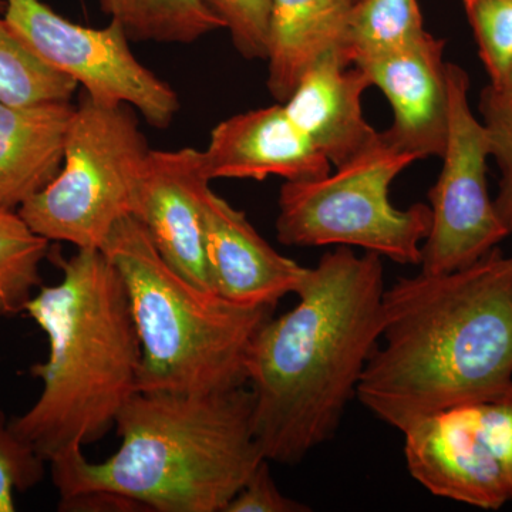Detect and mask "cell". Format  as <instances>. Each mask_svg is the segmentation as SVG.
<instances>
[{
    "instance_id": "5b68a950",
    "label": "cell",
    "mask_w": 512,
    "mask_h": 512,
    "mask_svg": "<svg viewBox=\"0 0 512 512\" xmlns=\"http://www.w3.org/2000/svg\"><path fill=\"white\" fill-rule=\"evenodd\" d=\"M101 251L123 279L140 339L137 392L202 396L247 386L249 348L275 306L239 305L191 284L133 215Z\"/></svg>"
},
{
    "instance_id": "7402d4cb",
    "label": "cell",
    "mask_w": 512,
    "mask_h": 512,
    "mask_svg": "<svg viewBox=\"0 0 512 512\" xmlns=\"http://www.w3.org/2000/svg\"><path fill=\"white\" fill-rule=\"evenodd\" d=\"M490 86L503 90L512 74V0H463Z\"/></svg>"
},
{
    "instance_id": "f1b7e54d",
    "label": "cell",
    "mask_w": 512,
    "mask_h": 512,
    "mask_svg": "<svg viewBox=\"0 0 512 512\" xmlns=\"http://www.w3.org/2000/svg\"><path fill=\"white\" fill-rule=\"evenodd\" d=\"M348 2H349V3H352V5H353V3H355V2H356V0H348Z\"/></svg>"
},
{
    "instance_id": "d4e9b609",
    "label": "cell",
    "mask_w": 512,
    "mask_h": 512,
    "mask_svg": "<svg viewBox=\"0 0 512 512\" xmlns=\"http://www.w3.org/2000/svg\"><path fill=\"white\" fill-rule=\"evenodd\" d=\"M224 23L239 55L268 59L271 0H205Z\"/></svg>"
},
{
    "instance_id": "ac0fdd59",
    "label": "cell",
    "mask_w": 512,
    "mask_h": 512,
    "mask_svg": "<svg viewBox=\"0 0 512 512\" xmlns=\"http://www.w3.org/2000/svg\"><path fill=\"white\" fill-rule=\"evenodd\" d=\"M100 8L136 42L190 45L225 29L205 0H100Z\"/></svg>"
},
{
    "instance_id": "4fadbf2b",
    "label": "cell",
    "mask_w": 512,
    "mask_h": 512,
    "mask_svg": "<svg viewBox=\"0 0 512 512\" xmlns=\"http://www.w3.org/2000/svg\"><path fill=\"white\" fill-rule=\"evenodd\" d=\"M204 251L212 292L239 305L276 306L298 292L308 272L279 254L244 211L211 188L204 201Z\"/></svg>"
},
{
    "instance_id": "8fae6325",
    "label": "cell",
    "mask_w": 512,
    "mask_h": 512,
    "mask_svg": "<svg viewBox=\"0 0 512 512\" xmlns=\"http://www.w3.org/2000/svg\"><path fill=\"white\" fill-rule=\"evenodd\" d=\"M210 183L201 150H150L138 177L133 217L175 271L212 292L204 251V201Z\"/></svg>"
},
{
    "instance_id": "52a82bcc",
    "label": "cell",
    "mask_w": 512,
    "mask_h": 512,
    "mask_svg": "<svg viewBox=\"0 0 512 512\" xmlns=\"http://www.w3.org/2000/svg\"><path fill=\"white\" fill-rule=\"evenodd\" d=\"M150 153L131 107L93 100L76 106L62 170L18 212L49 241L103 249L117 222L133 215L138 177Z\"/></svg>"
},
{
    "instance_id": "6da1fadb",
    "label": "cell",
    "mask_w": 512,
    "mask_h": 512,
    "mask_svg": "<svg viewBox=\"0 0 512 512\" xmlns=\"http://www.w3.org/2000/svg\"><path fill=\"white\" fill-rule=\"evenodd\" d=\"M382 256L338 247L308 268L299 302L264 323L247 357L256 443L269 463H301L333 439L382 332Z\"/></svg>"
},
{
    "instance_id": "603a6c76",
    "label": "cell",
    "mask_w": 512,
    "mask_h": 512,
    "mask_svg": "<svg viewBox=\"0 0 512 512\" xmlns=\"http://www.w3.org/2000/svg\"><path fill=\"white\" fill-rule=\"evenodd\" d=\"M478 110L490 137L491 157L501 174L495 208L512 234V92L488 84L480 94Z\"/></svg>"
},
{
    "instance_id": "44dd1931",
    "label": "cell",
    "mask_w": 512,
    "mask_h": 512,
    "mask_svg": "<svg viewBox=\"0 0 512 512\" xmlns=\"http://www.w3.org/2000/svg\"><path fill=\"white\" fill-rule=\"evenodd\" d=\"M77 84L57 72L10 28L0 16V101L10 106L70 101Z\"/></svg>"
},
{
    "instance_id": "9c48e42d",
    "label": "cell",
    "mask_w": 512,
    "mask_h": 512,
    "mask_svg": "<svg viewBox=\"0 0 512 512\" xmlns=\"http://www.w3.org/2000/svg\"><path fill=\"white\" fill-rule=\"evenodd\" d=\"M447 84V144L439 180L429 192L431 227L419 265L427 274L473 265L511 234L488 194L490 137L471 110L470 76L448 63Z\"/></svg>"
},
{
    "instance_id": "e0dca14e",
    "label": "cell",
    "mask_w": 512,
    "mask_h": 512,
    "mask_svg": "<svg viewBox=\"0 0 512 512\" xmlns=\"http://www.w3.org/2000/svg\"><path fill=\"white\" fill-rule=\"evenodd\" d=\"M352 3L348 0H271L268 89L278 103L325 53L342 49Z\"/></svg>"
},
{
    "instance_id": "484cf974",
    "label": "cell",
    "mask_w": 512,
    "mask_h": 512,
    "mask_svg": "<svg viewBox=\"0 0 512 512\" xmlns=\"http://www.w3.org/2000/svg\"><path fill=\"white\" fill-rule=\"evenodd\" d=\"M311 508L286 497L276 485L269 461L262 460L224 512H306Z\"/></svg>"
},
{
    "instance_id": "ba28073f",
    "label": "cell",
    "mask_w": 512,
    "mask_h": 512,
    "mask_svg": "<svg viewBox=\"0 0 512 512\" xmlns=\"http://www.w3.org/2000/svg\"><path fill=\"white\" fill-rule=\"evenodd\" d=\"M403 436L407 470L430 494L487 511L512 503V383L426 417Z\"/></svg>"
},
{
    "instance_id": "5bb4252c",
    "label": "cell",
    "mask_w": 512,
    "mask_h": 512,
    "mask_svg": "<svg viewBox=\"0 0 512 512\" xmlns=\"http://www.w3.org/2000/svg\"><path fill=\"white\" fill-rule=\"evenodd\" d=\"M212 180H316L330 173L329 161L295 126L284 104L235 114L217 124L202 150Z\"/></svg>"
},
{
    "instance_id": "30bf717a",
    "label": "cell",
    "mask_w": 512,
    "mask_h": 512,
    "mask_svg": "<svg viewBox=\"0 0 512 512\" xmlns=\"http://www.w3.org/2000/svg\"><path fill=\"white\" fill-rule=\"evenodd\" d=\"M3 18L43 62L83 86L93 100L136 109L161 130L173 123L181 107L177 92L134 56L119 23L87 28L42 0H5Z\"/></svg>"
},
{
    "instance_id": "3957f363",
    "label": "cell",
    "mask_w": 512,
    "mask_h": 512,
    "mask_svg": "<svg viewBox=\"0 0 512 512\" xmlns=\"http://www.w3.org/2000/svg\"><path fill=\"white\" fill-rule=\"evenodd\" d=\"M254 396L137 392L117 416L120 447L92 463L83 447L49 461L60 505L101 494L157 512H224L265 460L256 443Z\"/></svg>"
},
{
    "instance_id": "2e32d148",
    "label": "cell",
    "mask_w": 512,
    "mask_h": 512,
    "mask_svg": "<svg viewBox=\"0 0 512 512\" xmlns=\"http://www.w3.org/2000/svg\"><path fill=\"white\" fill-rule=\"evenodd\" d=\"M74 111L70 101L37 106L0 101V207L18 211L55 180Z\"/></svg>"
},
{
    "instance_id": "7c38bea8",
    "label": "cell",
    "mask_w": 512,
    "mask_h": 512,
    "mask_svg": "<svg viewBox=\"0 0 512 512\" xmlns=\"http://www.w3.org/2000/svg\"><path fill=\"white\" fill-rule=\"evenodd\" d=\"M446 40L426 32L407 45L360 60L365 72L393 110L384 136L424 160L443 157L448 134Z\"/></svg>"
},
{
    "instance_id": "cb8c5ba5",
    "label": "cell",
    "mask_w": 512,
    "mask_h": 512,
    "mask_svg": "<svg viewBox=\"0 0 512 512\" xmlns=\"http://www.w3.org/2000/svg\"><path fill=\"white\" fill-rule=\"evenodd\" d=\"M45 458L10 426L0 409V512L16 511V493H26L43 480Z\"/></svg>"
},
{
    "instance_id": "4316f807",
    "label": "cell",
    "mask_w": 512,
    "mask_h": 512,
    "mask_svg": "<svg viewBox=\"0 0 512 512\" xmlns=\"http://www.w3.org/2000/svg\"><path fill=\"white\" fill-rule=\"evenodd\" d=\"M505 92H512V74H511V79H510V83H508V86L505 87Z\"/></svg>"
},
{
    "instance_id": "7a4b0ae2",
    "label": "cell",
    "mask_w": 512,
    "mask_h": 512,
    "mask_svg": "<svg viewBox=\"0 0 512 512\" xmlns=\"http://www.w3.org/2000/svg\"><path fill=\"white\" fill-rule=\"evenodd\" d=\"M511 383V256L497 247L466 268L386 288L379 343L356 393L373 416L404 433Z\"/></svg>"
},
{
    "instance_id": "9a60e30c",
    "label": "cell",
    "mask_w": 512,
    "mask_h": 512,
    "mask_svg": "<svg viewBox=\"0 0 512 512\" xmlns=\"http://www.w3.org/2000/svg\"><path fill=\"white\" fill-rule=\"evenodd\" d=\"M370 82L338 50L325 53L303 72L288 100L286 113L316 150L338 168L355 160L380 138L362 109Z\"/></svg>"
},
{
    "instance_id": "ffe728a7",
    "label": "cell",
    "mask_w": 512,
    "mask_h": 512,
    "mask_svg": "<svg viewBox=\"0 0 512 512\" xmlns=\"http://www.w3.org/2000/svg\"><path fill=\"white\" fill-rule=\"evenodd\" d=\"M50 241L37 234L18 211L0 207V319L25 313L42 286L40 265Z\"/></svg>"
},
{
    "instance_id": "f546056e",
    "label": "cell",
    "mask_w": 512,
    "mask_h": 512,
    "mask_svg": "<svg viewBox=\"0 0 512 512\" xmlns=\"http://www.w3.org/2000/svg\"><path fill=\"white\" fill-rule=\"evenodd\" d=\"M511 259H512V255H511Z\"/></svg>"
},
{
    "instance_id": "8992f818",
    "label": "cell",
    "mask_w": 512,
    "mask_h": 512,
    "mask_svg": "<svg viewBox=\"0 0 512 512\" xmlns=\"http://www.w3.org/2000/svg\"><path fill=\"white\" fill-rule=\"evenodd\" d=\"M419 160L393 144L383 131L379 141L335 173L316 180L285 181L279 192L276 235L288 247H356L403 265H420L429 235L431 210H406L390 202V187Z\"/></svg>"
},
{
    "instance_id": "83f0119b",
    "label": "cell",
    "mask_w": 512,
    "mask_h": 512,
    "mask_svg": "<svg viewBox=\"0 0 512 512\" xmlns=\"http://www.w3.org/2000/svg\"><path fill=\"white\" fill-rule=\"evenodd\" d=\"M3 10H5V0H0V13H2V15Z\"/></svg>"
},
{
    "instance_id": "d6986e66",
    "label": "cell",
    "mask_w": 512,
    "mask_h": 512,
    "mask_svg": "<svg viewBox=\"0 0 512 512\" xmlns=\"http://www.w3.org/2000/svg\"><path fill=\"white\" fill-rule=\"evenodd\" d=\"M426 32L417 0H356L350 6L340 55L356 64L407 45Z\"/></svg>"
},
{
    "instance_id": "277c9868",
    "label": "cell",
    "mask_w": 512,
    "mask_h": 512,
    "mask_svg": "<svg viewBox=\"0 0 512 512\" xmlns=\"http://www.w3.org/2000/svg\"><path fill=\"white\" fill-rule=\"evenodd\" d=\"M62 281L40 286L25 313L45 332L46 362L30 367L42 392L12 429L47 463L103 439L137 393L141 345L126 286L101 249L56 255Z\"/></svg>"
}]
</instances>
